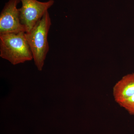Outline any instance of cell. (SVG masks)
<instances>
[{
    "label": "cell",
    "instance_id": "277c9868",
    "mask_svg": "<svg viewBox=\"0 0 134 134\" xmlns=\"http://www.w3.org/2000/svg\"><path fill=\"white\" fill-rule=\"evenodd\" d=\"M20 2V0H9L5 3L0 14V35L26 32L25 27L21 23L17 8Z\"/></svg>",
    "mask_w": 134,
    "mask_h": 134
},
{
    "label": "cell",
    "instance_id": "3957f363",
    "mask_svg": "<svg viewBox=\"0 0 134 134\" xmlns=\"http://www.w3.org/2000/svg\"><path fill=\"white\" fill-rule=\"evenodd\" d=\"M22 6L19 9L21 23L26 32L31 30L39 20L54 4V0L41 2L37 0H20Z\"/></svg>",
    "mask_w": 134,
    "mask_h": 134
},
{
    "label": "cell",
    "instance_id": "8992f818",
    "mask_svg": "<svg viewBox=\"0 0 134 134\" xmlns=\"http://www.w3.org/2000/svg\"><path fill=\"white\" fill-rule=\"evenodd\" d=\"M120 105L127 110L130 115H134V95Z\"/></svg>",
    "mask_w": 134,
    "mask_h": 134
},
{
    "label": "cell",
    "instance_id": "6da1fadb",
    "mask_svg": "<svg viewBox=\"0 0 134 134\" xmlns=\"http://www.w3.org/2000/svg\"><path fill=\"white\" fill-rule=\"evenodd\" d=\"M52 25L48 11L37 22L25 37L31 50L34 63L39 71H42L49 50L48 36Z\"/></svg>",
    "mask_w": 134,
    "mask_h": 134
},
{
    "label": "cell",
    "instance_id": "5b68a950",
    "mask_svg": "<svg viewBox=\"0 0 134 134\" xmlns=\"http://www.w3.org/2000/svg\"><path fill=\"white\" fill-rule=\"evenodd\" d=\"M115 101L119 105L134 95V73L126 75L115 84L113 89Z\"/></svg>",
    "mask_w": 134,
    "mask_h": 134
},
{
    "label": "cell",
    "instance_id": "7a4b0ae2",
    "mask_svg": "<svg viewBox=\"0 0 134 134\" xmlns=\"http://www.w3.org/2000/svg\"><path fill=\"white\" fill-rule=\"evenodd\" d=\"M0 57L14 65L33 59L25 32L1 34Z\"/></svg>",
    "mask_w": 134,
    "mask_h": 134
}]
</instances>
